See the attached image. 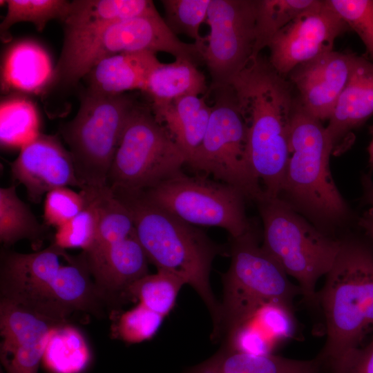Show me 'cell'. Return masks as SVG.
Segmentation results:
<instances>
[{"instance_id":"7c38bea8","label":"cell","mask_w":373,"mask_h":373,"mask_svg":"<svg viewBox=\"0 0 373 373\" xmlns=\"http://www.w3.org/2000/svg\"><path fill=\"white\" fill-rule=\"evenodd\" d=\"M151 202L184 221L198 227L227 230L231 238L242 235L251 226L244 194L238 189L182 171L142 191Z\"/></svg>"},{"instance_id":"836d02e7","label":"cell","mask_w":373,"mask_h":373,"mask_svg":"<svg viewBox=\"0 0 373 373\" xmlns=\"http://www.w3.org/2000/svg\"><path fill=\"white\" fill-rule=\"evenodd\" d=\"M10 102L1 108V143L21 147L39 133L37 131L36 115L26 102Z\"/></svg>"},{"instance_id":"f1b7e54d","label":"cell","mask_w":373,"mask_h":373,"mask_svg":"<svg viewBox=\"0 0 373 373\" xmlns=\"http://www.w3.org/2000/svg\"><path fill=\"white\" fill-rule=\"evenodd\" d=\"M185 283L177 276L157 270L135 281L127 289L125 300H138L148 309L165 317L173 309Z\"/></svg>"},{"instance_id":"8992f818","label":"cell","mask_w":373,"mask_h":373,"mask_svg":"<svg viewBox=\"0 0 373 373\" xmlns=\"http://www.w3.org/2000/svg\"><path fill=\"white\" fill-rule=\"evenodd\" d=\"M262 222L265 250L297 282L304 300L318 303L316 284L331 269L340 249L334 238L279 197L256 202Z\"/></svg>"},{"instance_id":"3957f363","label":"cell","mask_w":373,"mask_h":373,"mask_svg":"<svg viewBox=\"0 0 373 373\" xmlns=\"http://www.w3.org/2000/svg\"><path fill=\"white\" fill-rule=\"evenodd\" d=\"M113 192L131 213L149 261L157 270L177 276L198 292L212 316L216 333L220 322V305L211 289L209 275L220 248L198 227L153 203L142 192Z\"/></svg>"},{"instance_id":"60d3db41","label":"cell","mask_w":373,"mask_h":373,"mask_svg":"<svg viewBox=\"0 0 373 373\" xmlns=\"http://www.w3.org/2000/svg\"><path fill=\"white\" fill-rule=\"evenodd\" d=\"M368 151V164L371 171H373V130L372 139L367 148Z\"/></svg>"},{"instance_id":"7402d4cb","label":"cell","mask_w":373,"mask_h":373,"mask_svg":"<svg viewBox=\"0 0 373 373\" xmlns=\"http://www.w3.org/2000/svg\"><path fill=\"white\" fill-rule=\"evenodd\" d=\"M205 96L187 95L152 109L157 122L184 155L186 164L200 146L211 114Z\"/></svg>"},{"instance_id":"e575fe53","label":"cell","mask_w":373,"mask_h":373,"mask_svg":"<svg viewBox=\"0 0 373 373\" xmlns=\"http://www.w3.org/2000/svg\"><path fill=\"white\" fill-rule=\"evenodd\" d=\"M164 318L139 303L118 317L112 326L113 336L129 344L149 340L160 329Z\"/></svg>"},{"instance_id":"ba28073f","label":"cell","mask_w":373,"mask_h":373,"mask_svg":"<svg viewBox=\"0 0 373 373\" xmlns=\"http://www.w3.org/2000/svg\"><path fill=\"white\" fill-rule=\"evenodd\" d=\"M184 155L153 111L135 104L107 177L114 192L140 193L182 171Z\"/></svg>"},{"instance_id":"ab89813d","label":"cell","mask_w":373,"mask_h":373,"mask_svg":"<svg viewBox=\"0 0 373 373\" xmlns=\"http://www.w3.org/2000/svg\"><path fill=\"white\" fill-rule=\"evenodd\" d=\"M361 180L365 201L371 206L370 209L373 211V180L367 174L363 175Z\"/></svg>"},{"instance_id":"9c48e42d","label":"cell","mask_w":373,"mask_h":373,"mask_svg":"<svg viewBox=\"0 0 373 373\" xmlns=\"http://www.w3.org/2000/svg\"><path fill=\"white\" fill-rule=\"evenodd\" d=\"M231 262L223 276L224 298L216 334L227 332L258 305L271 300L292 303L301 294L298 285L260 245L251 223L241 236L231 238Z\"/></svg>"},{"instance_id":"603a6c76","label":"cell","mask_w":373,"mask_h":373,"mask_svg":"<svg viewBox=\"0 0 373 373\" xmlns=\"http://www.w3.org/2000/svg\"><path fill=\"white\" fill-rule=\"evenodd\" d=\"M185 373H321V370L317 360H297L274 354L253 355L225 347Z\"/></svg>"},{"instance_id":"277c9868","label":"cell","mask_w":373,"mask_h":373,"mask_svg":"<svg viewBox=\"0 0 373 373\" xmlns=\"http://www.w3.org/2000/svg\"><path fill=\"white\" fill-rule=\"evenodd\" d=\"M334 150L326 126L307 113L295 96L289 157L278 197L323 227L341 224L349 215L329 168Z\"/></svg>"},{"instance_id":"4dcf8cb0","label":"cell","mask_w":373,"mask_h":373,"mask_svg":"<svg viewBox=\"0 0 373 373\" xmlns=\"http://www.w3.org/2000/svg\"><path fill=\"white\" fill-rule=\"evenodd\" d=\"M84 208L75 218L56 229L53 242L59 247L88 251L94 245L99 225V209L95 187L80 189Z\"/></svg>"},{"instance_id":"d6a6232c","label":"cell","mask_w":373,"mask_h":373,"mask_svg":"<svg viewBox=\"0 0 373 373\" xmlns=\"http://www.w3.org/2000/svg\"><path fill=\"white\" fill-rule=\"evenodd\" d=\"M211 0H162L164 21L175 35H184L204 52L205 39L200 35L201 24L207 20Z\"/></svg>"},{"instance_id":"5bb4252c","label":"cell","mask_w":373,"mask_h":373,"mask_svg":"<svg viewBox=\"0 0 373 373\" xmlns=\"http://www.w3.org/2000/svg\"><path fill=\"white\" fill-rule=\"evenodd\" d=\"M349 30L327 0H319L274 36L267 46L268 61L278 74L287 77L298 65L333 50L335 40Z\"/></svg>"},{"instance_id":"6da1fadb","label":"cell","mask_w":373,"mask_h":373,"mask_svg":"<svg viewBox=\"0 0 373 373\" xmlns=\"http://www.w3.org/2000/svg\"><path fill=\"white\" fill-rule=\"evenodd\" d=\"M0 288L1 298L58 324L76 312L104 314L106 303L83 254L71 256L53 242L30 254L2 251Z\"/></svg>"},{"instance_id":"1f68e13d","label":"cell","mask_w":373,"mask_h":373,"mask_svg":"<svg viewBox=\"0 0 373 373\" xmlns=\"http://www.w3.org/2000/svg\"><path fill=\"white\" fill-rule=\"evenodd\" d=\"M6 14L0 25L2 40L11 38L10 28L18 22L33 23L37 30L44 29L52 19L63 21L68 10L70 2L65 0H6Z\"/></svg>"},{"instance_id":"44dd1931","label":"cell","mask_w":373,"mask_h":373,"mask_svg":"<svg viewBox=\"0 0 373 373\" xmlns=\"http://www.w3.org/2000/svg\"><path fill=\"white\" fill-rule=\"evenodd\" d=\"M373 115V64L363 57L340 95L326 126L335 149Z\"/></svg>"},{"instance_id":"7a4b0ae2","label":"cell","mask_w":373,"mask_h":373,"mask_svg":"<svg viewBox=\"0 0 373 373\" xmlns=\"http://www.w3.org/2000/svg\"><path fill=\"white\" fill-rule=\"evenodd\" d=\"M231 86L247 126L251 168L265 195L278 197L289 157L294 88L261 55L250 61Z\"/></svg>"},{"instance_id":"f35d334b","label":"cell","mask_w":373,"mask_h":373,"mask_svg":"<svg viewBox=\"0 0 373 373\" xmlns=\"http://www.w3.org/2000/svg\"><path fill=\"white\" fill-rule=\"evenodd\" d=\"M358 224L373 242V211L369 209L359 218Z\"/></svg>"},{"instance_id":"e0dca14e","label":"cell","mask_w":373,"mask_h":373,"mask_svg":"<svg viewBox=\"0 0 373 373\" xmlns=\"http://www.w3.org/2000/svg\"><path fill=\"white\" fill-rule=\"evenodd\" d=\"M59 325L1 298L0 358L6 373H37L52 329Z\"/></svg>"},{"instance_id":"83f0119b","label":"cell","mask_w":373,"mask_h":373,"mask_svg":"<svg viewBox=\"0 0 373 373\" xmlns=\"http://www.w3.org/2000/svg\"><path fill=\"white\" fill-rule=\"evenodd\" d=\"M319 0H255V43L251 59L267 48L274 36Z\"/></svg>"},{"instance_id":"4fadbf2b","label":"cell","mask_w":373,"mask_h":373,"mask_svg":"<svg viewBox=\"0 0 373 373\" xmlns=\"http://www.w3.org/2000/svg\"><path fill=\"white\" fill-rule=\"evenodd\" d=\"M255 21V0L210 1V32L202 55L211 78L209 91L231 86L251 60Z\"/></svg>"},{"instance_id":"cb8c5ba5","label":"cell","mask_w":373,"mask_h":373,"mask_svg":"<svg viewBox=\"0 0 373 373\" xmlns=\"http://www.w3.org/2000/svg\"><path fill=\"white\" fill-rule=\"evenodd\" d=\"M156 12L150 0H75L70 1L62 21L64 34H72Z\"/></svg>"},{"instance_id":"ffe728a7","label":"cell","mask_w":373,"mask_h":373,"mask_svg":"<svg viewBox=\"0 0 373 373\" xmlns=\"http://www.w3.org/2000/svg\"><path fill=\"white\" fill-rule=\"evenodd\" d=\"M161 62L150 51L127 52L99 60L83 77L86 90L101 95L143 90L149 76Z\"/></svg>"},{"instance_id":"d4e9b609","label":"cell","mask_w":373,"mask_h":373,"mask_svg":"<svg viewBox=\"0 0 373 373\" xmlns=\"http://www.w3.org/2000/svg\"><path fill=\"white\" fill-rule=\"evenodd\" d=\"M204 75L197 65L185 58H175L171 63H160L149 76L142 91L152 100V109L168 104L187 95L209 92Z\"/></svg>"},{"instance_id":"d590c367","label":"cell","mask_w":373,"mask_h":373,"mask_svg":"<svg viewBox=\"0 0 373 373\" xmlns=\"http://www.w3.org/2000/svg\"><path fill=\"white\" fill-rule=\"evenodd\" d=\"M363 43L373 64V0H327Z\"/></svg>"},{"instance_id":"f546056e","label":"cell","mask_w":373,"mask_h":373,"mask_svg":"<svg viewBox=\"0 0 373 373\" xmlns=\"http://www.w3.org/2000/svg\"><path fill=\"white\" fill-rule=\"evenodd\" d=\"M95 188L99 225L95 243L88 251L121 240L135 233L131 213L109 186Z\"/></svg>"},{"instance_id":"9a60e30c","label":"cell","mask_w":373,"mask_h":373,"mask_svg":"<svg viewBox=\"0 0 373 373\" xmlns=\"http://www.w3.org/2000/svg\"><path fill=\"white\" fill-rule=\"evenodd\" d=\"M361 58L333 50L296 66L287 78L298 104L312 117L328 120Z\"/></svg>"},{"instance_id":"4316f807","label":"cell","mask_w":373,"mask_h":373,"mask_svg":"<svg viewBox=\"0 0 373 373\" xmlns=\"http://www.w3.org/2000/svg\"><path fill=\"white\" fill-rule=\"evenodd\" d=\"M48 226L41 224L17 195L16 185L0 189V240L8 248L27 239L33 247L41 245Z\"/></svg>"},{"instance_id":"8fae6325","label":"cell","mask_w":373,"mask_h":373,"mask_svg":"<svg viewBox=\"0 0 373 373\" xmlns=\"http://www.w3.org/2000/svg\"><path fill=\"white\" fill-rule=\"evenodd\" d=\"M204 139L188 164L255 201L265 195L248 158L247 131L231 86L218 88Z\"/></svg>"},{"instance_id":"ac0fdd59","label":"cell","mask_w":373,"mask_h":373,"mask_svg":"<svg viewBox=\"0 0 373 373\" xmlns=\"http://www.w3.org/2000/svg\"><path fill=\"white\" fill-rule=\"evenodd\" d=\"M106 303L125 301L127 289L148 274V258L135 233L102 247L82 252Z\"/></svg>"},{"instance_id":"d6986e66","label":"cell","mask_w":373,"mask_h":373,"mask_svg":"<svg viewBox=\"0 0 373 373\" xmlns=\"http://www.w3.org/2000/svg\"><path fill=\"white\" fill-rule=\"evenodd\" d=\"M291 303L281 300L264 302L242 318L228 332L226 347L253 355L273 354L296 332Z\"/></svg>"},{"instance_id":"484cf974","label":"cell","mask_w":373,"mask_h":373,"mask_svg":"<svg viewBox=\"0 0 373 373\" xmlns=\"http://www.w3.org/2000/svg\"><path fill=\"white\" fill-rule=\"evenodd\" d=\"M91 360L88 344L77 327L65 323L52 329L42 358L49 373H84Z\"/></svg>"},{"instance_id":"5b68a950","label":"cell","mask_w":373,"mask_h":373,"mask_svg":"<svg viewBox=\"0 0 373 373\" xmlns=\"http://www.w3.org/2000/svg\"><path fill=\"white\" fill-rule=\"evenodd\" d=\"M317 301L327 336L321 360L329 363L373 331V250L356 239L341 240Z\"/></svg>"},{"instance_id":"30bf717a","label":"cell","mask_w":373,"mask_h":373,"mask_svg":"<svg viewBox=\"0 0 373 373\" xmlns=\"http://www.w3.org/2000/svg\"><path fill=\"white\" fill-rule=\"evenodd\" d=\"M173 44V34L159 13L126 19L82 32L64 34L52 78L62 86H73L105 57L127 52L167 53Z\"/></svg>"},{"instance_id":"2e32d148","label":"cell","mask_w":373,"mask_h":373,"mask_svg":"<svg viewBox=\"0 0 373 373\" xmlns=\"http://www.w3.org/2000/svg\"><path fill=\"white\" fill-rule=\"evenodd\" d=\"M10 167L13 180L24 186L28 199L36 204L54 189L83 188L72 155L57 135L37 134L21 147Z\"/></svg>"},{"instance_id":"52a82bcc","label":"cell","mask_w":373,"mask_h":373,"mask_svg":"<svg viewBox=\"0 0 373 373\" xmlns=\"http://www.w3.org/2000/svg\"><path fill=\"white\" fill-rule=\"evenodd\" d=\"M135 104L126 93L101 95L86 89L75 117L60 126L83 188L108 186V173Z\"/></svg>"},{"instance_id":"74e56055","label":"cell","mask_w":373,"mask_h":373,"mask_svg":"<svg viewBox=\"0 0 373 373\" xmlns=\"http://www.w3.org/2000/svg\"><path fill=\"white\" fill-rule=\"evenodd\" d=\"M329 363L332 373H373V338L365 347L350 350Z\"/></svg>"},{"instance_id":"8d00e7d4","label":"cell","mask_w":373,"mask_h":373,"mask_svg":"<svg viewBox=\"0 0 373 373\" xmlns=\"http://www.w3.org/2000/svg\"><path fill=\"white\" fill-rule=\"evenodd\" d=\"M86 204L84 195L68 187H59L45 195L44 224L55 229L64 225L82 211Z\"/></svg>"}]
</instances>
